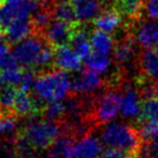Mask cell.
Segmentation results:
<instances>
[{
    "label": "cell",
    "mask_w": 158,
    "mask_h": 158,
    "mask_svg": "<svg viewBox=\"0 0 158 158\" xmlns=\"http://www.w3.org/2000/svg\"><path fill=\"white\" fill-rule=\"evenodd\" d=\"M21 133L38 152L48 149L62 135L61 121L51 119H31L22 128Z\"/></svg>",
    "instance_id": "3"
},
{
    "label": "cell",
    "mask_w": 158,
    "mask_h": 158,
    "mask_svg": "<svg viewBox=\"0 0 158 158\" xmlns=\"http://www.w3.org/2000/svg\"><path fill=\"white\" fill-rule=\"evenodd\" d=\"M41 158H50V157H41Z\"/></svg>",
    "instance_id": "36"
},
{
    "label": "cell",
    "mask_w": 158,
    "mask_h": 158,
    "mask_svg": "<svg viewBox=\"0 0 158 158\" xmlns=\"http://www.w3.org/2000/svg\"><path fill=\"white\" fill-rule=\"evenodd\" d=\"M48 5L49 0H0V34L13 23L29 21L38 9Z\"/></svg>",
    "instance_id": "4"
},
{
    "label": "cell",
    "mask_w": 158,
    "mask_h": 158,
    "mask_svg": "<svg viewBox=\"0 0 158 158\" xmlns=\"http://www.w3.org/2000/svg\"><path fill=\"white\" fill-rule=\"evenodd\" d=\"M13 55L10 53L7 39L0 34V70H3L13 63Z\"/></svg>",
    "instance_id": "27"
},
{
    "label": "cell",
    "mask_w": 158,
    "mask_h": 158,
    "mask_svg": "<svg viewBox=\"0 0 158 158\" xmlns=\"http://www.w3.org/2000/svg\"><path fill=\"white\" fill-rule=\"evenodd\" d=\"M72 90V80L65 70H49L37 76L33 91L35 98L40 102L61 101Z\"/></svg>",
    "instance_id": "2"
},
{
    "label": "cell",
    "mask_w": 158,
    "mask_h": 158,
    "mask_svg": "<svg viewBox=\"0 0 158 158\" xmlns=\"http://www.w3.org/2000/svg\"><path fill=\"white\" fill-rule=\"evenodd\" d=\"M47 44L48 42L46 39L41 35L38 36V34H36L35 36L27 37L26 39L19 42L12 54L18 61L19 65L23 66L24 68L36 69L40 53Z\"/></svg>",
    "instance_id": "6"
},
{
    "label": "cell",
    "mask_w": 158,
    "mask_h": 158,
    "mask_svg": "<svg viewBox=\"0 0 158 158\" xmlns=\"http://www.w3.org/2000/svg\"><path fill=\"white\" fill-rule=\"evenodd\" d=\"M76 145L75 139L72 136L61 135L50 147V158H72L74 147Z\"/></svg>",
    "instance_id": "21"
},
{
    "label": "cell",
    "mask_w": 158,
    "mask_h": 158,
    "mask_svg": "<svg viewBox=\"0 0 158 158\" xmlns=\"http://www.w3.org/2000/svg\"><path fill=\"white\" fill-rule=\"evenodd\" d=\"M90 42L93 53H95V54L110 55V53L112 52V50H114L115 47L112 36L108 33L99 31V29H97L91 34Z\"/></svg>",
    "instance_id": "20"
},
{
    "label": "cell",
    "mask_w": 158,
    "mask_h": 158,
    "mask_svg": "<svg viewBox=\"0 0 158 158\" xmlns=\"http://www.w3.org/2000/svg\"><path fill=\"white\" fill-rule=\"evenodd\" d=\"M44 118L51 120H59L65 117L66 114V101L65 99L61 101H55L48 103L41 110Z\"/></svg>",
    "instance_id": "25"
},
{
    "label": "cell",
    "mask_w": 158,
    "mask_h": 158,
    "mask_svg": "<svg viewBox=\"0 0 158 158\" xmlns=\"http://www.w3.org/2000/svg\"><path fill=\"white\" fill-rule=\"evenodd\" d=\"M110 65H112V59L110 57V55H101L93 53L86 60L87 68L100 75L107 72Z\"/></svg>",
    "instance_id": "24"
},
{
    "label": "cell",
    "mask_w": 158,
    "mask_h": 158,
    "mask_svg": "<svg viewBox=\"0 0 158 158\" xmlns=\"http://www.w3.org/2000/svg\"><path fill=\"white\" fill-rule=\"evenodd\" d=\"M154 82H155V88H156V93H157V98H158V78H156L155 80H154Z\"/></svg>",
    "instance_id": "34"
},
{
    "label": "cell",
    "mask_w": 158,
    "mask_h": 158,
    "mask_svg": "<svg viewBox=\"0 0 158 158\" xmlns=\"http://www.w3.org/2000/svg\"><path fill=\"white\" fill-rule=\"evenodd\" d=\"M145 0H112L113 9L127 18L130 22H138L144 12Z\"/></svg>",
    "instance_id": "15"
},
{
    "label": "cell",
    "mask_w": 158,
    "mask_h": 158,
    "mask_svg": "<svg viewBox=\"0 0 158 158\" xmlns=\"http://www.w3.org/2000/svg\"><path fill=\"white\" fill-rule=\"evenodd\" d=\"M19 90L13 86L0 88V114H14L13 108Z\"/></svg>",
    "instance_id": "23"
},
{
    "label": "cell",
    "mask_w": 158,
    "mask_h": 158,
    "mask_svg": "<svg viewBox=\"0 0 158 158\" xmlns=\"http://www.w3.org/2000/svg\"><path fill=\"white\" fill-rule=\"evenodd\" d=\"M0 158H16L13 141L0 143Z\"/></svg>",
    "instance_id": "32"
},
{
    "label": "cell",
    "mask_w": 158,
    "mask_h": 158,
    "mask_svg": "<svg viewBox=\"0 0 158 158\" xmlns=\"http://www.w3.org/2000/svg\"><path fill=\"white\" fill-rule=\"evenodd\" d=\"M138 65L143 78H158V49H144L138 55Z\"/></svg>",
    "instance_id": "12"
},
{
    "label": "cell",
    "mask_w": 158,
    "mask_h": 158,
    "mask_svg": "<svg viewBox=\"0 0 158 158\" xmlns=\"http://www.w3.org/2000/svg\"><path fill=\"white\" fill-rule=\"evenodd\" d=\"M74 7L77 21L87 23L94 21L101 14L107 0H69Z\"/></svg>",
    "instance_id": "11"
},
{
    "label": "cell",
    "mask_w": 158,
    "mask_h": 158,
    "mask_svg": "<svg viewBox=\"0 0 158 158\" xmlns=\"http://www.w3.org/2000/svg\"><path fill=\"white\" fill-rule=\"evenodd\" d=\"M76 25H72L59 19H55L48 23V25L40 31L39 35H41L46 39V41L54 48L65 46L69 44L74 27Z\"/></svg>",
    "instance_id": "7"
},
{
    "label": "cell",
    "mask_w": 158,
    "mask_h": 158,
    "mask_svg": "<svg viewBox=\"0 0 158 158\" xmlns=\"http://www.w3.org/2000/svg\"><path fill=\"white\" fill-rule=\"evenodd\" d=\"M140 156L158 158V139H155V140L152 141H144Z\"/></svg>",
    "instance_id": "29"
},
{
    "label": "cell",
    "mask_w": 158,
    "mask_h": 158,
    "mask_svg": "<svg viewBox=\"0 0 158 158\" xmlns=\"http://www.w3.org/2000/svg\"><path fill=\"white\" fill-rule=\"evenodd\" d=\"M144 12L149 20L158 19V0H145Z\"/></svg>",
    "instance_id": "31"
},
{
    "label": "cell",
    "mask_w": 158,
    "mask_h": 158,
    "mask_svg": "<svg viewBox=\"0 0 158 158\" xmlns=\"http://www.w3.org/2000/svg\"><path fill=\"white\" fill-rule=\"evenodd\" d=\"M133 158H151V157H147V156H135Z\"/></svg>",
    "instance_id": "35"
},
{
    "label": "cell",
    "mask_w": 158,
    "mask_h": 158,
    "mask_svg": "<svg viewBox=\"0 0 158 158\" xmlns=\"http://www.w3.org/2000/svg\"><path fill=\"white\" fill-rule=\"evenodd\" d=\"M139 131L143 141H152L158 139V123L151 121H141Z\"/></svg>",
    "instance_id": "28"
},
{
    "label": "cell",
    "mask_w": 158,
    "mask_h": 158,
    "mask_svg": "<svg viewBox=\"0 0 158 158\" xmlns=\"http://www.w3.org/2000/svg\"><path fill=\"white\" fill-rule=\"evenodd\" d=\"M34 31V26L31 24V21H21L13 24L9 25L5 31L1 33V35L7 39V41L12 44H19L22 40L26 39L28 35H31Z\"/></svg>",
    "instance_id": "18"
},
{
    "label": "cell",
    "mask_w": 158,
    "mask_h": 158,
    "mask_svg": "<svg viewBox=\"0 0 158 158\" xmlns=\"http://www.w3.org/2000/svg\"><path fill=\"white\" fill-rule=\"evenodd\" d=\"M101 142L94 135H87L82 138L74 147V158H99L102 153Z\"/></svg>",
    "instance_id": "17"
},
{
    "label": "cell",
    "mask_w": 158,
    "mask_h": 158,
    "mask_svg": "<svg viewBox=\"0 0 158 158\" xmlns=\"http://www.w3.org/2000/svg\"><path fill=\"white\" fill-rule=\"evenodd\" d=\"M100 158H132L127 152L123 149L116 148V147L107 146L102 151Z\"/></svg>",
    "instance_id": "30"
},
{
    "label": "cell",
    "mask_w": 158,
    "mask_h": 158,
    "mask_svg": "<svg viewBox=\"0 0 158 158\" xmlns=\"http://www.w3.org/2000/svg\"><path fill=\"white\" fill-rule=\"evenodd\" d=\"M141 121H151L158 123V98H153L143 102L142 116L138 123H140Z\"/></svg>",
    "instance_id": "26"
},
{
    "label": "cell",
    "mask_w": 158,
    "mask_h": 158,
    "mask_svg": "<svg viewBox=\"0 0 158 158\" xmlns=\"http://www.w3.org/2000/svg\"><path fill=\"white\" fill-rule=\"evenodd\" d=\"M121 93L116 89L108 90L93 100L91 117L95 125H103L113 121L120 113Z\"/></svg>",
    "instance_id": "5"
},
{
    "label": "cell",
    "mask_w": 158,
    "mask_h": 158,
    "mask_svg": "<svg viewBox=\"0 0 158 158\" xmlns=\"http://www.w3.org/2000/svg\"><path fill=\"white\" fill-rule=\"evenodd\" d=\"M70 47L73 50L78 54L81 60H87L90 55H92V47H91L90 37L88 36L87 31L81 26L80 23L74 27L73 36L69 41Z\"/></svg>",
    "instance_id": "14"
},
{
    "label": "cell",
    "mask_w": 158,
    "mask_h": 158,
    "mask_svg": "<svg viewBox=\"0 0 158 158\" xmlns=\"http://www.w3.org/2000/svg\"><path fill=\"white\" fill-rule=\"evenodd\" d=\"M129 31L143 49L158 48V22L143 21L130 27Z\"/></svg>",
    "instance_id": "10"
},
{
    "label": "cell",
    "mask_w": 158,
    "mask_h": 158,
    "mask_svg": "<svg viewBox=\"0 0 158 158\" xmlns=\"http://www.w3.org/2000/svg\"><path fill=\"white\" fill-rule=\"evenodd\" d=\"M55 49L54 65L62 70H78L81 66V59L78 56L72 47L65 46L56 47Z\"/></svg>",
    "instance_id": "13"
},
{
    "label": "cell",
    "mask_w": 158,
    "mask_h": 158,
    "mask_svg": "<svg viewBox=\"0 0 158 158\" xmlns=\"http://www.w3.org/2000/svg\"><path fill=\"white\" fill-rule=\"evenodd\" d=\"M143 107V99L141 97L139 87L135 88L132 85H127L121 93V107L120 113L125 118L141 120Z\"/></svg>",
    "instance_id": "9"
},
{
    "label": "cell",
    "mask_w": 158,
    "mask_h": 158,
    "mask_svg": "<svg viewBox=\"0 0 158 158\" xmlns=\"http://www.w3.org/2000/svg\"><path fill=\"white\" fill-rule=\"evenodd\" d=\"M121 22H123V16L113 8L102 11L101 14L93 21L97 29L108 34L116 31L121 25Z\"/></svg>",
    "instance_id": "19"
},
{
    "label": "cell",
    "mask_w": 158,
    "mask_h": 158,
    "mask_svg": "<svg viewBox=\"0 0 158 158\" xmlns=\"http://www.w3.org/2000/svg\"><path fill=\"white\" fill-rule=\"evenodd\" d=\"M5 133L3 131V121H2V115L0 114V134Z\"/></svg>",
    "instance_id": "33"
},
{
    "label": "cell",
    "mask_w": 158,
    "mask_h": 158,
    "mask_svg": "<svg viewBox=\"0 0 158 158\" xmlns=\"http://www.w3.org/2000/svg\"><path fill=\"white\" fill-rule=\"evenodd\" d=\"M104 85L101 75L91 69H82L72 80V92L75 95L87 97L101 89Z\"/></svg>",
    "instance_id": "8"
},
{
    "label": "cell",
    "mask_w": 158,
    "mask_h": 158,
    "mask_svg": "<svg viewBox=\"0 0 158 158\" xmlns=\"http://www.w3.org/2000/svg\"><path fill=\"white\" fill-rule=\"evenodd\" d=\"M52 14L53 16H55V19H59L72 25H76L79 23L77 21L74 7L72 6L69 0H60L57 2L53 3Z\"/></svg>",
    "instance_id": "22"
},
{
    "label": "cell",
    "mask_w": 158,
    "mask_h": 158,
    "mask_svg": "<svg viewBox=\"0 0 158 158\" xmlns=\"http://www.w3.org/2000/svg\"><path fill=\"white\" fill-rule=\"evenodd\" d=\"M42 108L38 104V100L29 95V92L19 90L14 104L13 112L20 117H34L40 113Z\"/></svg>",
    "instance_id": "16"
},
{
    "label": "cell",
    "mask_w": 158,
    "mask_h": 158,
    "mask_svg": "<svg viewBox=\"0 0 158 158\" xmlns=\"http://www.w3.org/2000/svg\"><path fill=\"white\" fill-rule=\"evenodd\" d=\"M72 158H74V157H72Z\"/></svg>",
    "instance_id": "37"
},
{
    "label": "cell",
    "mask_w": 158,
    "mask_h": 158,
    "mask_svg": "<svg viewBox=\"0 0 158 158\" xmlns=\"http://www.w3.org/2000/svg\"><path fill=\"white\" fill-rule=\"evenodd\" d=\"M101 140L107 146L127 152L132 158L141 155L144 144L139 129L123 123H108L102 130Z\"/></svg>",
    "instance_id": "1"
}]
</instances>
